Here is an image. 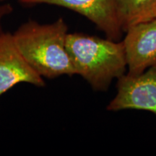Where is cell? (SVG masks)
Masks as SVG:
<instances>
[{"label":"cell","mask_w":156,"mask_h":156,"mask_svg":"<svg viewBox=\"0 0 156 156\" xmlns=\"http://www.w3.org/2000/svg\"><path fill=\"white\" fill-rule=\"evenodd\" d=\"M68 33L67 23L62 17L46 24L29 20L12 37L29 65L43 78L54 79L76 75L66 46Z\"/></svg>","instance_id":"cell-1"},{"label":"cell","mask_w":156,"mask_h":156,"mask_svg":"<svg viewBox=\"0 0 156 156\" xmlns=\"http://www.w3.org/2000/svg\"><path fill=\"white\" fill-rule=\"evenodd\" d=\"M66 46L76 75L95 91H107L114 79L126 74L127 64L123 41L68 33Z\"/></svg>","instance_id":"cell-2"},{"label":"cell","mask_w":156,"mask_h":156,"mask_svg":"<svg viewBox=\"0 0 156 156\" xmlns=\"http://www.w3.org/2000/svg\"><path fill=\"white\" fill-rule=\"evenodd\" d=\"M117 80V93L106 106L108 112L133 109L156 116V66L136 76L126 73Z\"/></svg>","instance_id":"cell-3"},{"label":"cell","mask_w":156,"mask_h":156,"mask_svg":"<svg viewBox=\"0 0 156 156\" xmlns=\"http://www.w3.org/2000/svg\"><path fill=\"white\" fill-rule=\"evenodd\" d=\"M23 5L46 4L69 9L92 22L106 38L120 41L123 36L116 12L114 0H19Z\"/></svg>","instance_id":"cell-4"},{"label":"cell","mask_w":156,"mask_h":156,"mask_svg":"<svg viewBox=\"0 0 156 156\" xmlns=\"http://www.w3.org/2000/svg\"><path fill=\"white\" fill-rule=\"evenodd\" d=\"M44 87V78L29 65L15 44L12 34H0V97L20 83Z\"/></svg>","instance_id":"cell-5"},{"label":"cell","mask_w":156,"mask_h":156,"mask_svg":"<svg viewBox=\"0 0 156 156\" xmlns=\"http://www.w3.org/2000/svg\"><path fill=\"white\" fill-rule=\"evenodd\" d=\"M125 33L122 41L127 64L126 74L136 76L156 66V19L132 25Z\"/></svg>","instance_id":"cell-6"},{"label":"cell","mask_w":156,"mask_h":156,"mask_svg":"<svg viewBox=\"0 0 156 156\" xmlns=\"http://www.w3.org/2000/svg\"><path fill=\"white\" fill-rule=\"evenodd\" d=\"M114 2L124 33L132 25L156 19V0H114Z\"/></svg>","instance_id":"cell-7"},{"label":"cell","mask_w":156,"mask_h":156,"mask_svg":"<svg viewBox=\"0 0 156 156\" xmlns=\"http://www.w3.org/2000/svg\"><path fill=\"white\" fill-rule=\"evenodd\" d=\"M13 12V7L10 4L0 3V34L3 32L2 20L6 16L12 14Z\"/></svg>","instance_id":"cell-8"},{"label":"cell","mask_w":156,"mask_h":156,"mask_svg":"<svg viewBox=\"0 0 156 156\" xmlns=\"http://www.w3.org/2000/svg\"><path fill=\"white\" fill-rule=\"evenodd\" d=\"M3 1H5V0H0V2H3Z\"/></svg>","instance_id":"cell-9"}]
</instances>
